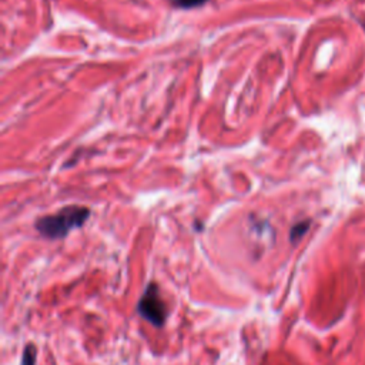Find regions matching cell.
<instances>
[{
  "label": "cell",
  "mask_w": 365,
  "mask_h": 365,
  "mask_svg": "<svg viewBox=\"0 0 365 365\" xmlns=\"http://www.w3.org/2000/svg\"><path fill=\"white\" fill-rule=\"evenodd\" d=\"M90 216V210L81 206H68L60 208L57 213L45 216L37 220L36 228L48 239H63L75 230L81 227Z\"/></svg>",
  "instance_id": "6da1fadb"
},
{
  "label": "cell",
  "mask_w": 365,
  "mask_h": 365,
  "mask_svg": "<svg viewBox=\"0 0 365 365\" xmlns=\"http://www.w3.org/2000/svg\"><path fill=\"white\" fill-rule=\"evenodd\" d=\"M137 311L150 324L156 327H161L164 324L167 318V307L156 284L147 286L137 304Z\"/></svg>",
  "instance_id": "7a4b0ae2"
},
{
  "label": "cell",
  "mask_w": 365,
  "mask_h": 365,
  "mask_svg": "<svg viewBox=\"0 0 365 365\" xmlns=\"http://www.w3.org/2000/svg\"><path fill=\"white\" fill-rule=\"evenodd\" d=\"M308 227H310V223H308V221H302V223L295 224V226L293 227V230H291V240H293L294 243L298 241V240L302 239L303 235L307 233Z\"/></svg>",
  "instance_id": "3957f363"
},
{
  "label": "cell",
  "mask_w": 365,
  "mask_h": 365,
  "mask_svg": "<svg viewBox=\"0 0 365 365\" xmlns=\"http://www.w3.org/2000/svg\"><path fill=\"white\" fill-rule=\"evenodd\" d=\"M171 3H173L176 8H181V9H191V8H197L201 6L203 3H206L207 0H170Z\"/></svg>",
  "instance_id": "277c9868"
},
{
  "label": "cell",
  "mask_w": 365,
  "mask_h": 365,
  "mask_svg": "<svg viewBox=\"0 0 365 365\" xmlns=\"http://www.w3.org/2000/svg\"><path fill=\"white\" fill-rule=\"evenodd\" d=\"M34 362H36V348L32 344H29L25 348L23 359H21V365H34Z\"/></svg>",
  "instance_id": "5b68a950"
}]
</instances>
